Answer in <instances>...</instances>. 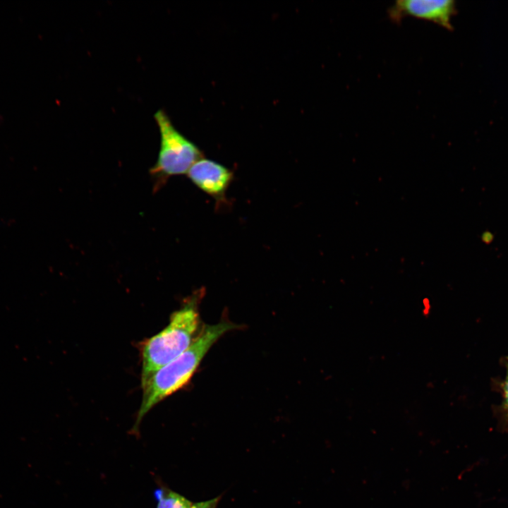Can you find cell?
<instances>
[{"mask_svg":"<svg viewBox=\"0 0 508 508\" xmlns=\"http://www.w3.org/2000/svg\"><path fill=\"white\" fill-rule=\"evenodd\" d=\"M504 391L505 401H506V404H507V406L508 409V374H507V378L504 382Z\"/></svg>","mask_w":508,"mask_h":508,"instance_id":"8","label":"cell"},{"mask_svg":"<svg viewBox=\"0 0 508 508\" xmlns=\"http://www.w3.org/2000/svg\"><path fill=\"white\" fill-rule=\"evenodd\" d=\"M187 175L196 186L219 201L224 199L233 178L230 169L203 157L193 164Z\"/></svg>","mask_w":508,"mask_h":508,"instance_id":"5","label":"cell"},{"mask_svg":"<svg viewBox=\"0 0 508 508\" xmlns=\"http://www.w3.org/2000/svg\"><path fill=\"white\" fill-rule=\"evenodd\" d=\"M237 325L222 321L202 327L190 346L179 356L155 372L142 387L143 397L131 433L138 435L144 417L157 404L183 388L191 379L213 344Z\"/></svg>","mask_w":508,"mask_h":508,"instance_id":"1","label":"cell"},{"mask_svg":"<svg viewBox=\"0 0 508 508\" xmlns=\"http://www.w3.org/2000/svg\"><path fill=\"white\" fill-rule=\"evenodd\" d=\"M387 13L395 23L411 16L451 30L453 29L452 19L456 13V6L453 0H399L389 7Z\"/></svg>","mask_w":508,"mask_h":508,"instance_id":"4","label":"cell"},{"mask_svg":"<svg viewBox=\"0 0 508 508\" xmlns=\"http://www.w3.org/2000/svg\"><path fill=\"white\" fill-rule=\"evenodd\" d=\"M160 134V147L156 162L150 169L155 190L164 186L171 176L187 174L202 152L174 126L163 109L154 114Z\"/></svg>","mask_w":508,"mask_h":508,"instance_id":"3","label":"cell"},{"mask_svg":"<svg viewBox=\"0 0 508 508\" xmlns=\"http://www.w3.org/2000/svg\"><path fill=\"white\" fill-rule=\"evenodd\" d=\"M154 495L157 501L155 508H191L193 504L185 496L163 483L159 484Z\"/></svg>","mask_w":508,"mask_h":508,"instance_id":"6","label":"cell"},{"mask_svg":"<svg viewBox=\"0 0 508 508\" xmlns=\"http://www.w3.org/2000/svg\"><path fill=\"white\" fill-rule=\"evenodd\" d=\"M222 499V495L210 500L193 503L191 508H217Z\"/></svg>","mask_w":508,"mask_h":508,"instance_id":"7","label":"cell"},{"mask_svg":"<svg viewBox=\"0 0 508 508\" xmlns=\"http://www.w3.org/2000/svg\"><path fill=\"white\" fill-rule=\"evenodd\" d=\"M203 290L195 291L174 312L169 324L141 345V387L152 375L181 353L193 343L200 331L198 305Z\"/></svg>","mask_w":508,"mask_h":508,"instance_id":"2","label":"cell"}]
</instances>
